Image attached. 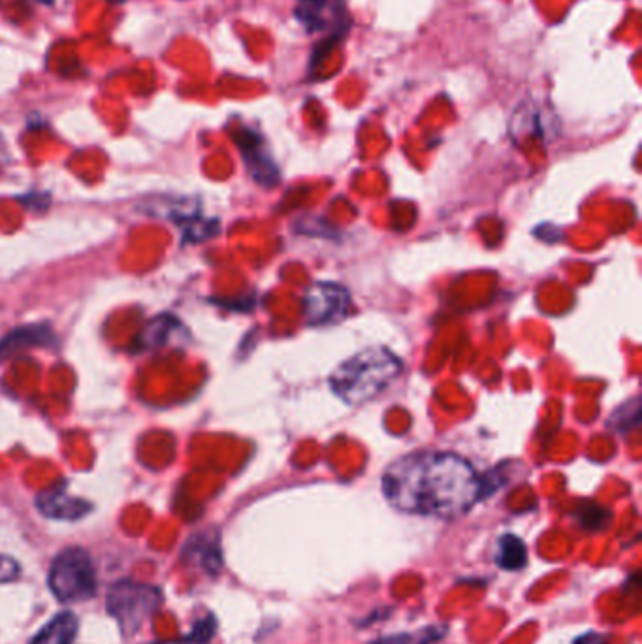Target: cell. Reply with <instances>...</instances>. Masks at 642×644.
<instances>
[{"instance_id": "cell-1", "label": "cell", "mask_w": 642, "mask_h": 644, "mask_svg": "<svg viewBox=\"0 0 642 644\" xmlns=\"http://www.w3.org/2000/svg\"><path fill=\"white\" fill-rule=\"evenodd\" d=\"M482 490L477 471L454 452H413L383 475L386 501L407 515L458 518L481 500Z\"/></svg>"}, {"instance_id": "cell-2", "label": "cell", "mask_w": 642, "mask_h": 644, "mask_svg": "<svg viewBox=\"0 0 642 644\" xmlns=\"http://www.w3.org/2000/svg\"><path fill=\"white\" fill-rule=\"evenodd\" d=\"M402 362L385 347H370L345 360L330 375V388L349 405L375 400L398 375Z\"/></svg>"}, {"instance_id": "cell-3", "label": "cell", "mask_w": 642, "mask_h": 644, "mask_svg": "<svg viewBox=\"0 0 642 644\" xmlns=\"http://www.w3.org/2000/svg\"><path fill=\"white\" fill-rule=\"evenodd\" d=\"M48 584L63 603H83L97 594V569L87 550L65 548L57 554L49 569Z\"/></svg>"}, {"instance_id": "cell-4", "label": "cell", "mask_w": 642, "mask_h": 644, "mask_svg": "<svg viewBox=\"0 0 642 644\" xmlns=\"http://www.w3.org/2000/svg\"><path fill=\"white\" fill-rule=\"evenodd\" d=\"M162 605L161 590L157 586L136 582V580H119L108 592V612L112 614L125 637L134 635L159 611Z\"/></svg>"}, {"instance_id": "cell-5", "label": "cell", "mask_w": 642, "mask_h": 644, "mask_svg": "<svg viewBox=\"0 0 642 644\" xmlns=\"http://www.w3.org/2000/svg\"><path fill=\"white\" fill-rule=\"evenodd\" d=\"M349 307V292L336 283H315L305 292V319L313 326L338 324L347 317Z\"/></svg>"}, {"instance_id": "cell-6", "label": "cell", "mask_w": 642, "mask_h": 644, "mask_svg": "<svg viewBox=\"0 0 642 644\" xmlns=\"http://www.w3.org/2000/svg\"><path fill=\"white\" fill-rule=\"evenodd\" d=\"M234 142L240 147L245 166L257 183L272 187L279 181V170L273 162L264 138L258 132L247 129V127H240L234 132Z\"/></svg>"}, {"instance_id": "cell-7", "label": "cell", "mask_w": 642, "mask_h": 644, "mask_svg": "<svg viewBox=\"0 0 642 644\" xmlns=\"http://www.w3.org/2000/svg\"><path fill=\"white\" fill-rule=\"evenodd\" d=\"M294 14L309 31H345V0H296Z\"/></svg>"}, {"instance_id": "cell-8", "label": "cell", "mask_w": 642, "mask_h": 644, "mask_svg": "<svg viewBox=\"0 0 642 644\" xmlns=\"http://www.w3.org/2000/svg\"><path fill=\"white\" fill-rule=\"evenodd\" d=\"M36 507L42 515L63 522H76L93 511V505L89 501L70 496L65 486L48 488L46 492L38 494Z\"/></svg>"}, {"instance_id": "cell-9", "label": "cell", "mask_w": 642, "mask_h": 644, "mask_svg": "<svg viewBox=\"0 0 642 644\" xmlns=\"http://www.w3.org/2000/svg\"><path fill=\"white\" fill-rule=\"evenodd\" d=\"M55 343L57 336L49 324H25L0 339V360L36 347H51Z\"/></svg>"}, {"instance_id": "cell-10", "label": "cell", "mask_w": 642, "mask_h": 644, "mask_svg": "<svg viewBox=\"0 0 642 644\" xmlns=\"http://www.w3.org/2000/svg\"><path fill=\"white\" fill-rule=\"evenodd\" d=\"M183 556L187 562L204 567L208 573H217L223 564L219 539L213 533H198L183 550Z\"/></svg>"}, {"instance_id": "cell-11", "label": "cell", "mask_w": 642, "mask_h": 644, "mask_svg": "<svg viewBox=\"0 0 642 644\" xmlns=\"http://www.w3.org/2000/svg\"><path fill=\"white\" fill-rule=\"evenodd\" d=\"M80 620L72 612L57 614L48 626L40 629V633L29 644H74L78 635Z\"/></svg>"}, {"instance_id": "cell-12", "label": "cell", "mask_w": 642, "mask_h": 644, "mask_svg": "<svg viewBox=\"0 0 642 644\" xmlns=\"http://www.w3.org/2000/svg\"><path fill=\"white\" fill-rule=\"evenodd\" d=\"M179 328V321L174 315H159L157 319L149 322L144 328V332L136 338V347L138 351H145V349H157L166 345L174 330Z\"/></svg>"}, {"instance_id": "cell-13", "label": "cell", "mask_w": 642, "mask_h": 644, "mask_svg": "<svg viewBox=\"0 0 642 644\" xmlns=\"http://www.w3.org/2000/svg\"><path fill=\"white\" fill-rule=\"evenodd\" d=\"M528 560V552H526V545L522 539H518L516 535H503L499 539L498 554H496V562L499 567L507 569V571H516L520 567L526 565Z\"/></svg>"}, {"instance_id": "cell-14", "label": "cell", "mask_w": 642, "mask_h": 644, "mask_svg": "<svg viewBox=\"0 0 642 644\" xmlns=\"http://www.w3.org/2000/svg\"><path fill=\"white\" fill-rule=\"evenodd\" d=\"M21 575V565L14 558L0 554V582H12Z\"/></svg>"}, {"instance_id": "cell-15", "label": "cell", "mask_w": 642, "mask_h": 644, "mask_svg": "<svg viewBox=\"0 0 642 644\" xmlns=\"http://www.w3.org/2000/svg\"><path fill=\"white\" fill-rule=\"evenodd\" d=\"M213 629H215V622H213V618H211V616H208V618L200 620V622L194 626L193 633H191L189 641L206 644L208 643L209 637L213 635Z\"/></svg>"}, {"instance_id": "cell-16", "label": "cell", "mask_w": 642, "mask_h": 644, "mask_svg": "<svg viewBox=\"0 0 642 644\" xmlns=\"http://www.w3.org/2000/svg\"><path fill=\"white\" fill-rule=\"evenodd\" d=\"M371 644H411V637L409 635H392V637H383Z\"/></svg>"}, {"instance_id": "cell-17", "label": "cell", "mask_w": 642, "mask_h": 644, "mask_svg": "<svg viewBox=\"0 0 642 644\" xmlns=\"http://www.w3.org/2000/svg\"><path fill=\"white\" fill-rule=\"evenodd\" d=\"M573 644H605V639L601 635H597V633H586V635L578 637Z\"/></svg>"}, {"instance_id": "cell-18", "label": "cell", "mask_w": 642, "mask_h": 644, "mask_svg": "<svg viewBox=\"0 0 642 644\" xmlns=\"http://www.w3.org/2000/svg\"><path fill=\"white\" fill-rule=\"evenodd\" d=\"M36 4H42V6H53L57 0H33Z\"/></svg>"}, {"instance_id": "cell-19", "label": "cell", "mask_w": 642, "mask_h": 644, "mask_svg": "<svg viewBox=\"0 0 642 644\" xmlns=\"http://www.w3.org/2000/svg\"><path fill=\"white\" fill-rule=\"evenodd\" d=\"M161 644H200V643H194V641H189V639H187V641H181V643H161Z\"/></svg>"}]
</instances>
